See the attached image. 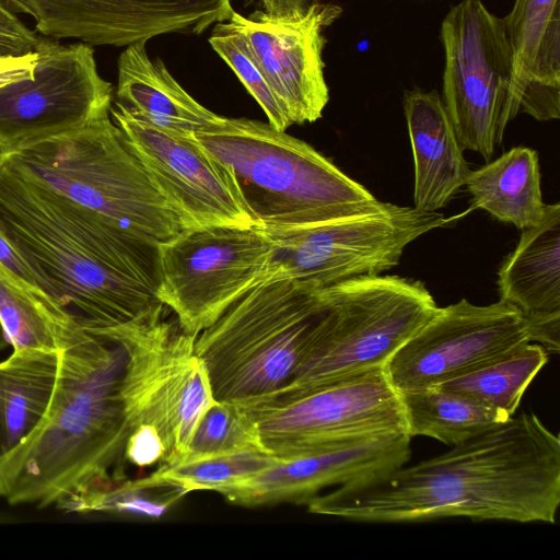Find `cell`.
Returning <instances> with one entry per match:
<instances>
[{
	"label": "cell",
	"mask_w": 560,
	"mask_h": 560,
	"mask_svg": "<svg viewBox=\"0 0 560 560\" xmlns=\"http://www.w3.org/2000/svg\"><path fill=\"white\" fill-rule=\"evenodd\" d=\"M0 230L42 290L80 328L164 315L156 244L118 229L2 162Z\"/></svg>",
	"instance_id": "obj_2"
},
{
	"label": "cell",
	"mask_w": 560,
	"mask_h": 560,
	"mask_svg": "<svg viewBox=\"0 0 560 560\" xmlns=\"http://www.w3.org/2000/svg\"><path fill=\"white\" fill-rule=\"evenodd\" d=\"M185 493L174 487L151 485L144 478L115 480L62 499L55 505L65 512L112 513L159 518Z\"/></svg>",
	"instance_id": "obj_28"
},
{
	"label": "cell",
	"mask_w": 560,
	"mask_h": 560,
	"mask_svg": "<svg viewBox=\"0 0 560 560\" xmlns=\"http://www.w3.org/2000/svg\"><path fill=\"white\" fill-rule=\"evenodd\" d=\"M238 404L253 419L264 448L283 460L368 436L407 433L400 395L384 368Z\"/></svg>",
	"instance_id": "obj_9"
},
{
	"label": "cell",
	"mask_w": 560,
	"mask_h": 560,
	"mask_svg": "<svg viewBox=\"0 0 560 560\" xmlns=\"http://www.w3.org/2000/svg\"><path fill=\"white\" fill-rule=\"evenodd\" d=\"M37 60L38 52L35 49L23 55L0 54V89L23 79H32Z\"/></svg>",
	"instance_id": "obj_33"
},
{
	"label": "cell",
	"mask_w": 560,
	"mask_h": 560,
	"mask_svg": "<svg viewBox=\"0 0 560 560\" xmlns=\"http://www.w3.org/2000/svg\"><path fill=\"white\" fill-rule=\"evenodd\" d=\"M0 265L23 285L43 291L36 277L0 230ZM44 292V291H43ZM45 293V292H44Z\"/></svg>",
	"instance_id": "obj_34"
},
{
	"label": "cell",
	"mask_w": 560,
	"mask_h": 560,
	"mask_svg": "<svg viewBox=\"0 0 560 560\" xmlns=\"http://www.w3.org/2000/svg\"><path fill=\"white\" fill-rule=\"evenodd\" d=\"M126 354L103 331L78 328L58 350L48 415L0 468V497L45 508L124 479L129 429L122 397Z\"/></svg>",
	"instance_id": "obj_3"
},
{
	"label": "cell",
	"mask_w": 560,
	"mask_h": 560,
	"mask_svg": "<svg viewBox=\"0 0 560 560\" xmlns=\"http://www.w3.org/2000/svg\"><path fill=\"white\" fill-rule=\"evenodd\" d=\"M117 69L116 102L155 128L195 138L223 118L192 98L161 59H151L144 42L127 46L118 57Z\"/></svg>",
	"instance_id": "obj_21"
},
{
	"label": "cell",
	"mask_w": 560,
	"mask_h": 560,
	"mask_svg": "<svg viewBox=\"0 0 560 560\" xmlns=\"http://www.w3.org/2000/svg\"><path fill=\"white\" fill-rule=\"evenodd\" d=\"M209 44L256 100L268 122L285 131L292 122L270 90L243 33L229 21L218 22L213 25Z\"/></svg>",
	"instance_id": "obj_31"
},
{
	"label": "cell",
	"mask_w": 560,
	"mask_h": 560,
	"mask_svg": "<svg viewBox=\"0 0 560 560\" xmlns=\"http://www.w3.org/2000/svg\"><path fill=\"white\" fill-rule=\"evenodd\" d=\"M446 223L439 212L384 202L373 212L290 229H261L272 244L269 277L318 291L396 267L405 248Z\"/></svg>",
	"instance_id": "obj_10"
},
{
	"label": "cell",
	"mask_w": 560,
	"mask_h": 560,
	"mask_svg": "<svg viewBox=\"0 0 560 560\" xmlns=\"http://www.w3.org/2000/svg\"><path fill=\"white\" fill-rule=\"evenodd\" d=\"M283 460L270 453L245 451L198 460L160 465L143 477L151 485L168 486L185 494L217 491L219 488L252 477Z\"/></svg>",
	"instance_id": "obj_29"
},
{
	"label": "cell",
	"mask_w": 560,
	"mask_h": 560,
	"mask_svg": "<svg viewBox=\"0 0 560 560\" xmlns=\"http://www.w3.org/2000/svg\"><path fill=\"white\" fill-rule=\"evenodd\" d=\"M320 310L318 291L268 277L201 330L195 351L215 400L241 402L292 378Z\"/></svg>",
	"instance_id": "obj_7"
},
{
	"label": "cell",
	"mask_w": 560,
	"mask_h": 560,
	"mask_svg": "<svg viewBox=\"0 0 560 560\" xmlns=\"http://www.w3.org/2000/svg\"><path fill=\"white\" fill-rule=\"evenodd\" d=\"M530 341L528 324L514 305L499 300L475 305L462 299L439 307L387 361L399 393L435 387Z\"/></svg>",
	"instance_id": "obj_14"
},
{
	"label": "cell",
	"mask_w": 560,
	"mask_h": 560,
	"mask_svg": "<svg viewBox=\"0 0 560 560\" xmlns=\"http://www.w3.org/2000/svg\"><path fill=\"white\" fill-rule=\"evenodd\" d=\"M0 323L15 351L58 352L67 335L80 328L46 293L23 285L1 265Z\"/></svg>",
	"instance_id": "obj_26"
},
{
	"label": "cell",
	"mask_w": 560,
	"mask_h": 560,
	"mask_svg": "<svg viewBox=\"0 0 560 560\" xmlns=\"http://www.w3.org/2000/svg\"><path fill=\"white\" fill-rule=\"evenodd\" d=\"M4 163L149 243L183 230L109 115L7 155Z\"/></svg>",
	"instance_id": "obj_6"
},
{
	"label": "cell",
	"mask_w": 560,
	"mask_h": 560,
	"mask_svg": "<svg viewBox=\"0 0 560 560\" xmlns=\"http://www.w3.org/2000/svg\"><path fill=\"white\" fill-rule=\"evenodd\" d=\"M58 372V352L15 351L0 362V468L40 429Z\"/></svg>",
	"instance_id": "obj_23"
},
{
	"label": "cell",
	"mask_w": 560,
	"mask_h": 560,
	"mask_svg": "<svg viewBox=\"0 0 560 560\" xmlns=\"http://www.w3.org/2000/svg\"><path fill=\"white\" fill-rule=\"evenodd\" d=\"M341 12L337 4L319 2L295 19L273 18L262 10L248 16L234 11L229 19L245 36L292 125L316 121L329 101L324 73V31Z\"/></svg>",
	"instance_id": "obj_17"
},
{
	"label": "cell",
	"mask_w": 560,
	"mask_h": 560,
	"mask_svg": "<svg viewBox=\"0 0 560 560\" xmlns=\"http://www.w3.org/2000/svg\"><path fill=\"white\" fill-rule=\"evenodd\" d=\"M442 102L464 149L489 162L508 126L514 62L502 18L481 0H460L444 16Z\"/></svg>",
	"instance_id": "obj_11"
},
{
	"label": "cell",
	"mask_w": 560,
	"mask_h": 560,
	"mask_svg": "<svg viewBox=\"0 0 560 560\" xmlns=\"http://www.w3.org/2000/svg\"><path fill=\"white\" fill-rule=\"evenodd\" d=\"M39 35L15 12L9 0H0V54L23 55L35 49Z\"/></svg>",
	"instance_id": "obj_32"
},
{
	"label": "cell",
	"mask_w": 560,
	"mask_h": 560,
	"mask_svg": "<svg viewBox=\"0 0 560 560\" xmlns=\"http://www.w3.org/2000/svg\"><path fill=\"white\" fill-rule=\"evenodd\" d=\"M318 294L320 310L304 355L277 392L384 368L439 308L423 282L398 276L358 277Z\"/></svg>",
	"instance_id": "obj_8"
},
{
	"label": "cell",
	"mask_w": 560,
	"mask_h": 560,
	"mask_svg": "<svg viewBox=\"0 0 560 560\" xmlns=\"http://www.w3.org/2000/svg\"><path fill=\"white\" fill-rule=\"evenodd\" d=\"M540 179L537 152L515 147L470 171L465 186L477 208L523 230L539 224L545 217Z\"/></svg>",
	"instance_id": "obj_24"
},
{
	"label": "cell",
	"mask_w": 560,
	"mask_h": 560,
	"mask_svg": "<svg viewBox=\"0 0 560 560\" xmlns=\"http://www.w3.org/2000/svg\"><path fill=\"white\" fill-rule=\"evenodd\" d=\"M262 11L273 18H301L320 0H260Z\"/></svg>",
	"instance_id": "obj_35"
},
{
	"label": "cell",
	"mask_w": 560,
	"mask_h": 560,
	"mask_svg": "<svg viewBox=\"0 0 560 560\" xmlns=\"http://www.w3.org/2000/svg\"><path fill=\"white\" fill-rule=\"evenodd\" d=\"M548 354L539 343L526 342L435 387L468 396L513 417L525 390L547 363Z\"/></svg>",
	"instance_id": "obj_27"
},
{
	"label": "cell",
	"mask_w": 560,
	"mask_h": 560,
	"mask_svg": "<svg viewBox=\"0 0 560 560\" xmlns=\"http://www.w3.org/2000/svg\"><path fill=\"white\" fill-rule=\"evenodd\" d=\"M498 272L500 300L518 308L532 328L560 319V203L547 205Z\"/></svg>",
	"instance_id": "obj_22"
},
{
	"label": "cell",
	"mask_w": 560,
	"mask_h": 560,
	"mask_svg": "<svg viewBox=\"0 0 560 560\" xmlns=\"http://www.w3.org/2000/svg\"><path fill=\"white\" fill-rule=\"evenodd\" d=\"M399 395L411 439L423 435L453 446L511 418L474 398L438 387Z\"/></svg>",
	"instance_id": "obj_25"
},
{
	"label": "cell",
	"mask_w": 560,
	"mask_h": 560,
	"mask_svg": "<svg viewBox=\"0 0 560 560\" xmlns=\"http://www.w3.org/2000/svg\"><path fill=\"white\" fill-rule=\"evenodd\" d=\"M559 503L560 439L535 413H521L430 459L317 494L307 510L365 523L553 524Z\"/></svg>",
	"instance_id": "obj_1"
},
{
	"label": "cell",
	"mask_w": 560,
	"mask_h": 560,
	"mask_svg": "<svg viewBox=\"0 0 560 560\" xmlns=\"http://www.w3.org/2000/svg\"><path fill=\"white\" fill-rule=\"evenodd\" d=\"M109 113L125 143L176 213L183 229L257 226L231 171L206 152L195 138L155 128L132 116L116 101Z\"/></svg>",
	"instance_id": "obj_15"
},
{
	"label": "cell",
	"mask_w": 560,
	"mask_h": 560,
	"mask_svg": "<svg viewBox=\"0 0 560 560\" xmlns=\"http://www.w3.org/2000/svg\"><path fill=\"white\" fill-rule=\"evenodd\" d=\"M514 62L508 124L518 114L560 118L559 0H515L502 18Z\"/></svg>",
	"instance_id": "obj_19"
},
{
	"label": "cell",
	"mask_w": 560,
	"mask_h": 560,
	"mask_svg": "<svg viewBox=\"0 0 560 560\" xmlns=\"http://www.w3.org/2000/svg\"><path fill=\"white\" fill-rule=\"evenodd\" d=\"M35 32L89 45L129 46L170 34H201L234 12L231 0H9Z\"/></svg>",
	"instance_id": "obj_16"
},
{
	"label": "cell",
	"mask_w": 560,
	"mask_h": 560,
	"mask_svg": "<svg viewBox=\"0 0 560 560\" xmlns=\"http://www.w3.org/2000/svg\"><path fill=\"white\" fill-rule=\"evenodd\" d=\"M410 442L405 432L363 438L328 451L279 460L215 492L242 506L307 504L327 487L360 483L404 466L411 455Z\"/></svg>",
	"instance_id": "obj_18"
},
{
	"label": "cell",
	"mask_w": 560,
	"mask_h": 560,
	"mask_svg": "<svg viewBox=\"0 0 560 560\" xmlns=\"http://www.w3.org/2000/svg\"><path fill=\"white\" fill-rule=\"evenodd\" d=\"M124 348L125 459L145 468L183 460L194 430L215 400L195 351L197 335L164 315L100 330Z\"/></svg>",
	"instance_id": "obj_5"
},
{
	"label": "cell",
	"mask_w": 560,
	"mask_h": 560,
	"mask_svg": "<svg viewBox=\"0 0 560 560\" xmlns=\"http://www.w3.org/2000/svg\"><path fill=\"white\" fill-rule=\"evenodd\" d=\"M245 451L268 453L253 419L242 405L214 400L201 415L182 462Z\"/></svg>",
	"instance_id": "obj_30"
},
{
	"label": "cell",
	"mask_w": 560,
	"mask_h": 560,
	"mask_svg": "<svg viewBox=\"0 0 560 560\" xmlns=\"http://www.w3.org/2000/svg\"><path fill=\"white\" fill-rule=\"evenodd\" d=\"M9 346L8 338L0 323V352Z\"/></svg>",
	"instance_id": "obj_36"
},
{
	"label": "cell",
	"mask_w": 560,
	"mask_h": 560,
	"mask_svg": "<svg viewBox=\"0 0 560 560\" xmlns=\"http://www.w3.org/2000/svg\"><path fill=\"white\" fill-rule=\"evenodd\" d=\"M158 296L179 328L198 335L269 277L272 244L257 226L183 229L159 244Z\"/></svg>",
	"instance_id": "obj_12"
},
{
	"label": "cell",
	"mask_w": 560,
	"mask_h": 560,
	"mask_svg": "<svg viewBox=\"0 0 560 560\" xmlns=\"http://www.w3.org/2000/svg\"><path fill=\"white\" fill-rule=\"evenodd\" d=\"M195 139L231 171L259 229L305 226L384 206L312 145L269 122L223 117Z\"/></svg>",
	"instance_id": "obj_4"
},
{
	"label": "cell",
	"mask_w": 560,
	"mask_h": 560,
	"mask_svg": "<svg viewBox=\"0 0 560 560\" xmlns=\"http://www.w3.org/2000/svg\"><path fill=\"white\" fill-rule=\"evenodd\" d=\"M35 74L0 89V147L5 156L108 116L113 84L92 45L39 35Z\"/></svg>",
	"instance_id": "obj_13"
},
{
	"label": "cell",
	"mask_w": 560,
	"mask_h": 560,
	"mask_svg": "<svg viewBox=\"0 0 560 560\" xmlns=\"http://www.w3.org/2000/svg\"><path fill=\"white\" fill-rule=\"evenodd\" d=\"M5 159V154L4 152L2 151L1 147H0V165L2 164V162L4 161Z\"/></svg>",
	"instance_id": "obj_37"
},
{
	"label": "cell",
	"mask_w": 560,
	"mask_h": 560,
	"mask_svg": "<svg viewBox=\"0 0 560 560\" xmlns=\"http://www.w3.org/2000/svg\"><path fill=\"white\" fill-rule=\"evenodd\" d=\"M404 112L415 164V208L438 212L465 186L471 170L435 90L406 91Z\"/></svg>",
	"instance_id": "obj_20"
}]
</instances>
